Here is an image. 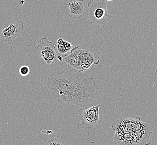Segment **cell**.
Here are the masks:
<instances>
[{"label": "cell", "mask_w": 157, "mask_h": 145, "mask_svg": "<svg viewBox=\"0 0 157 145\" xmlns=\"http://www.w3.org/2000/svg\"><path fill=\"white\" fill-rule=\"evenodd\" d=\"M47 85L54 99L62 104L85 107L99 97L98 87L93 77L68 67L50 74Z\"/></svg>", "instance_id": "6da1fadb"}, {"label": "cell", "mask_w": 157, "mask_h": 145, "mask_svg": "<svg viewBox=\"0 0 157 145\" xmlns=\"http://www.w3.org/2000/svg\"><path fill=\"white\" fill-rule=\"evenodd\" d=\"M101 53L96 47L88 44L75 46L69 54L63 58L68 68L79 72L86 71L92 65L100 63Z\"/></svg>", "instance_id": "7a4b0ae2"}, {"label": "cell", "mask_w": 157, "mask_h": 145, "mask_svg": "<svg viewBox=\"0 0 157 145\" xmlns=\"http://www.w3.org/2000/svg\"><path fill=\"white\" fill-rule=\"evenodd\" d=\"M100 106L101 104H98L87 109H85V107L79 108L77 111L78 118L76 124V129H84L88 135L99 129L101 124L99 114Z\"/></svg>", "instance_id": "3957f363"}, {"label": "cell", "mask_w": 157, "mask_h": 145, "mask_svg": "<svg viewBox=\"0 0 157 145\" xmlns=\"http://www.w3.org/2000/svg\"><path fill=\"white\" fill-rule=\"evenodd\" d=\"M86 17L99 28L105 27L113 16L109 13L105 0H90L86 10Z\"/></svg>", "instance_id": "277c9868"}, {"label": "cell", "mask_w": 157, "mask_h": 145, "mask_svg": "<svg viewBox=\"0 0 157 145\" xmlns=\"http://www.w3.org/2000/svg\"><path fill=\"white\" fill-rule=\"evenodd\" d=\"M153 129L138 131L124 134L115 133V145H151Z\"/></svg>", "instance_id": "5b68a950"}, {"label": "cell", "mask_w": 157, "mask_h": 145, "mask_svg": "<svg viewBox=\"0 0 157 145\" xmlns=\"http://www.w3.org/2000/svg\"><path fill=\"white\" fill-rule=\"evenodd\" d=\"M115 133L124 134L138 131L152 129L148 123L141 121L139 116L135 118H121L113 121L111 125Z\"/></svg>", "instance_id": "8992f818"}, {"label": "cell", "mask_w": 157, "mask_h": 145, "mask_svg": "<svg viewBox=\"0 0 157 145\" xmlns=\"http://www.w3.org/2000/svg\"><path fill=\"white\" fill-rule=\"evenodd\" d=\"M37 51L40 57L45 61L47 66L57 60L58 55L55 44L49 41L47 37L41 38L38 41Z\"/></svg>", "instance_id": "52a82bcc"}, {"label": "cell", "mask_w": 157, "mask_h": 145, "mask_svg": "<svg viewBox=\"0 0 157 145\" xmlns=\"http://www.w3.org/2000/svg\"><path fill=\"white\" fill-rule=\"evenodd\" d=\"M24 29V22L19 20L13 19L9 21V25L0 32V38L9 45L18 37Z\"/></svg>", "instance_id": "ba28073f"}, {"label": "cell", "mask_w": 157, "mask_h": 145, "mask_svg": "<svg viewBox=\"0 0 157 145\" xmlns=\"http://www.w3.org/2000/svg\"><path fill=\"white\" fill-rule=\"evenodd\" d=\"M68 5L69 15L74 19L81 18L87 8L84 0H72Z\"/></svg>", "instance_id": "9c48e42d"}, {"label": "cell", "mask_w": 157, "mask_h": 145, "mask_svg": "<svg viewBox=\"0 0 157 145\" xmlns=\"http://www.w3.org/2000/svg\"><path fill=\"white\" fill-rule=\"evenodd\" d=\"M55 46L58 53L60 55H64L63 58L68 55L71 52L73 47H75V46L72 45L70 42L63 40L62 38L58 39L56 42V45H55Z\"/></svg>", "instance_id": "30bf717a"}, {"label": "cell", "mask_w": 157, "mask_h": 145, "mask_svg": "<svg viewBox=\"0 0 157 145\" xmlns=\"http://www.w3.org/2000/svg\"><path fill=\"white\" fill-rule=\"evenodd\" d=\"M43 145H63V144L59 136L53 135L49 137H46L44 139Z\"/></svg>", "instance_id": "8fae6325"}, {"label": "cell", "mask_w": 157, "mask_h": 145, "mask_svg": "<svg viewBox=\"0 0 157 145\" xmlns=\"http://www.w3.org/2000/svg\"><path fill=\"white\" fill-rule=\"evenodd\" d=\"M30 68L26 65H23L21 66L19 69V73L21 76H26L30 73Z\"/></svg>", "instance_id": "7c38bea8"}, {"label": "cell", "mask_w": 157, "mask_h": 145, "mask_svg": "<svg viewBox=\"0 0 157 145\" xmlns=\"http://www.w3.org/2000/svg\"><path fill=\"white\" fill-rule=\"evenodd\" d=\"M57 59L59 60V61H62L63 60V57L62 56H61V55H58V57H57Z\"/></svg>", "instance_id": "4fadbf2b"}, {"label": "cell", "mask_w": 157, "mask_h": 145, "mask_svg": "<svg viewBox=\"0 0 157 145\" xmlns=\"http://www.w3.org/2000/svg\"><path fill=\"white\" fill-rule=\"evenodd\" d=\"M154 76H155V77L157 78V66L156 70H155V72H154Z\"/></svg>", "instance_id": "5bb4252c"}, {"label": "cell", "mask_w": 157, "mask_h": 145, "mask_svg": "<svg viewBox=\"0 0 157 145\" xmlns=\"http://www.w3.org/2000/svg\"><path fill=\"white\" fill-rule=\"evenodd\" d=\"M1 65H2V61H1V59L0 58V67L1 66Z\"/></svg>", "instance_id": "9a60e30c"}, {"label": "cell", "mask_w": 157, "mask_h": 145, "mask_svg": "<svg viewBox=\"0 0 157 145\" xmlns=\"http://www.w3.org/2000/svg\"><path fill=\"white\" fill-rule=\"evenodd\" d=\"M106 1H113V0H105Z\"/></svg>", "instance_id": "2e32d148"}, {"label": "cell", "mask_w": 157, "mask_h": 145, "mask_svg": "<svg viewBox=\"0 0 157 145\" xmlns=\"http://www.w3.org/2000/svg\"><path fill=\"white\" fill-rule=\"evenodd\" d=\"M58 1H60V0H58Z\"/></svg>", "instance_id": "e0dca14e"}]
</instances>
